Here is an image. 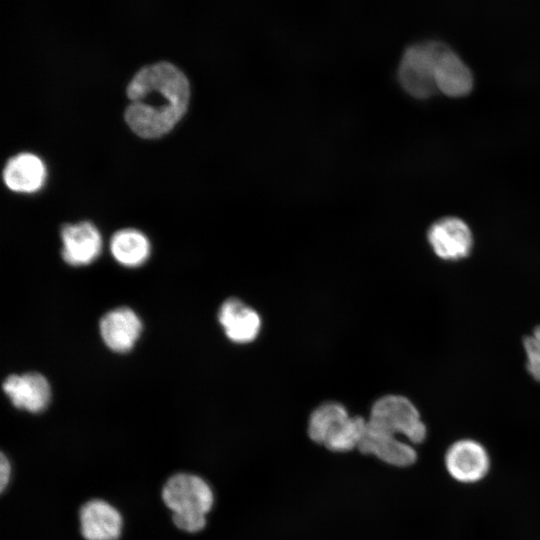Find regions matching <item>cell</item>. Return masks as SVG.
<instances>
[{
  "label": "cell",
  "instance_id": "3957f363",
  "mask_svg": "<svg viewBox=\"0 0 540 540\" xmlns=\"http://www.w3.org/2000/svg\"><path fill=\"white\" fill-rule=\"evenodd\" d=\"M367 427L375 432L398 438L402 435L412 444L426 438V426L416 406L405 396L387 394L371 407Z\"/></svg>",
  "mask_w": 540,
  "mask_h": 540
},
{
  "label": "cell",
  "instance_id": "7a4b0ae2",
  "mask_svg": "<svg viewBox=\"0 0 540 540\" xmlns=\"http://www.w3.org/2000/svg\"><path fill=\"white\" fill-rule=\"evenodd\" d=\"M165 505L173 512L174 524L194 533L206 525V514L214 502L212 489L201 477L178 473L168 479L162 490Z\"/></svg>",
  "mask_w": 540,
  "mask_h": 540
},
{
  "label": "cell",
  "instance_id": "ba28073f",
  "mask_svg": "<svg viewBox=\"0 0 540 540\" xmlns=\"http://www.w3.org/2000/svg\"><path fill=\"white\" fill-rule=\"evenodd\" d=\"M139 316L128 307H117L100 319L99 331L105 345L117 353L130 351L142 332Z\"/></svg>",
  "mask_w": 540,
  "mask_h": 540
},
{
  "label": "cell",
  "instance_id": "52a82bcc",
  "mask_svg": "<svg viewBox=\"0 0 540 540\" xmlns=\"http://www.w3.org/2000/svg\"><path fill=\"white\" fill-rule=\"evenodd\" d=\"M61 256L71 266L91 264L102 249V238L98 229L88 221L65 224L61 231Z\"/></svg>",
  "mask_w": 540,
  "mask_h": 540
},
{
  "label": "cell",
  "instance_id": "6da1fadb",
  "mask_svg": "<svg viewBox=\"0 0 540 540\" xmlns=\"http://www.w3.org/2000/svg\"><path fill=\"white\" fill-rule=\"evenodd\" d=\"M127 95L126 122L138 135L153 138L168 132L183 116L190 88L178 67L161 61L139 69L127 86Z\"/></svg>",
  "mask_w": 540,
  "mask_h": 540
},
{
  "label": "cell",
  "instance_id": "9c48e42d",
  "mask_svg": "<svg viewBox=\"0 0 540 540\" xmlns=\"http://www.w3.org/2000/svg\"><path fill=\"white\" fill-rule=\"evenodd\" d=\"M2 388L16 408L31 413L44 410L51 398L50 384L38 372L9 375L4 380Z\"/></svg>",
  "mask_w": 540,
  "mask_h": 540
},
{
  "label": "cell",
  "instance_id": "30bf717a",
  "mask_svg": "<svg viewBox=\"0 0 540 540\" xmlns=\"http://www.w3.org/2000/svg\"><path fill=\"white\" fill-rule=\"evenodd\" d=\"M217 317L225 335L234 343L254 341L261 329V318L256 310L237 298L225 300Z\"/></svg>",
  "mask_w": 540,
  "mask_h": 540
},
{
  "label": "cell",
  "instance_id": "d6986e66",
  "mask_svg": "<svg viewBox=\"0 0 540 540\" xmlns=\"http://www.w3.org/2000/svg\"><path fill=\"white\" fill-rule=\"evenodd\" d=\"M11 467L4 453L0 456V491L3 492L9 482Z\"/></svg>",
  "mask_w": 540,
  "mask_h": 540
},
{
  "label": "cell",
  "instance_id": "277c9868",
  "mask_svg": "<svg viewBox=\"0 0 540 540\" xmlns=\"http://www.w3.org/2000/svg\"><path fill=\"white\" fill-rule=\"evenodd\" d=\"M440 41H425L410 45L404 51L399 67L401 86L415 97H428L438 90L435 62Z\"/></svg>",
  "mask_w": 540,
  "mask_h": 540
},
{
  "label": "cell",
  "instance_id": "5b68a950",
  "mask_svg": "<svg viewBox=\"0 0 540 540\" xmlns=\"http://www.w3.org/2000/svg\"><path fill=\"white\" fill-rule=\"evenodd\" d=\"M427 239L434 253L446 261L467 257L473 246L471 229L456 216H446L431 224Z\"/></svg>",
  "mask_w": 540,
  "mask_h": 540
},
{
  "label": "cell",
  "instance_id": "5bb4252c",
  "mask_svg": "<svg viewBox=\"0 0 540 540\" xmlns=\"http://www.w3.org/2000/svg\"><path fill=\"white\" fill-rule=\"evenodd\" d=\"M46 171L42 160L35 154L23 152L11 157L3 170L6 185L20 192H32L41 187Z\"/></svg>",
  "mask_w": 540,
  "mask_h": 540
},
{
  "label": "cell",
  "instance_id": "8fae6325",
  "mask_svg": "<svg viewBox=\"0 0 540 540\" xmlns=\"http://www.w3.org/2000/svg\"><path fill=\"white\" fill-rule=\"evenodd\" d=\"M435 80L438 90L450 96L467 94L473 86V76L460 56L443 42L439 43Z\"/></svg>",
  "mask_w": 540,
  "mask_h": 540
},
{
  "label": "cell",
  "instance_id": "4fadbf2b",
  "mask_svg": "<svg viewBox=\"0 0 540 540\" xmlns=\"http://www.w3.org/2000/svg\"><path fill=\"white\" fill-rule=\"evenodd\" d=\"M357 449L362 454L373 455L380 461L395 467H408L417 460V453L411 444L399 438L372 431L368 427Z\"/></svg>",
  "mask_w": 540,
  "mask_h": 540
},
{
  "label": "cell",
  "instance_id": "e0dca14e",
  "mask_svg": "<svg viewBox=\"0 0 540 540\" xmlns=\"http://www.w3.org/2000/svg\"><path fill=\"white\" fill-rule=\"evenodd\" d=\"M367 428V419L351 416L342 430L330 439L324 447L335 453L349 452L358 448Z\"/></svg>",
  "mask_w": 540,
  "mask_h": 540
},
{
  "label": "cell",
  "instance_id": "8992f818",
  "mask_svg": "<svg viewBox=\"0 0 540 540\" xmlns=\"http://www.w3.org/2000/svg\"><path fill=\"white\" fill-rule=\"evenodd\" d=\"M445 466L456 481L474 483L487 474L490 459L482 444L472 439H461L448 448Z\"/></svg>",
  "mask_w": 540,
  "mask_h": 540
},
{
  "label": "cell",
  "instance_id": "ac0fdd59",
  "mask_svg": "<svg viewBox=\"0 0 540 540\" xmlns=\"http://www.w3.org/2000/svg\"><path fill=\"white\" fill-rule=\"evenodd\" d=\"M523 347L527 357V371L540 382V325L523 339Z\"/></svg>",
  "mask_w": 540,
  "mask_h": 540
},
{
  "label": "cell",
  "instance_id": "7c38bea8",
  "mask_svg": "<svg viewBox=\"0 0 540 540\" xmlns=\"http://www.w3.org/2000/svg\"><path fill=\"white\" fill-rule=\"evenodd\" d=\"M80 526L86 540H117L121 534L122 518L109 503L94 499L82 506Z\"/></svg>",
  "mask_w": 540,
  "mask_h": 540
},
{
  "label": "cell",
  "instance_id": "9a60e30c",
  "mask_svg": "<svg viewBox=\"0 0 540 540\" xmlns=\"http://www.w3.org/2000/svg\"><path fill=\"white\" fill-rule=\"evenodd\" d=\"M351 416L338 402H326L318 406L310 415L307 427L309 438L325 445L345 426Z\"/></svg>",
  "mask_w": 540,
  "mask_h": 540
},
{
  "label": "cell",
  "instance_id": "2e32d148",
  "mask_svg": "<svg viewBox=\"0 0 540 540\" xmlns=\"http://www.w3.org/2000/svg\"><path fill=\"white\" fill-rule=\"evenodd\" d=\"M113 258L126 267L142 265L149 257L151 245L144 233L137 229L125 228L116 231L110 240Z\"/></svg>",
  "mask_w": 540,
  "mask_h": 540
}]
</instances>
